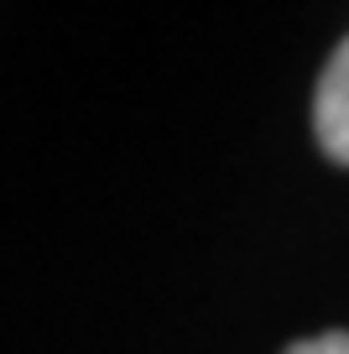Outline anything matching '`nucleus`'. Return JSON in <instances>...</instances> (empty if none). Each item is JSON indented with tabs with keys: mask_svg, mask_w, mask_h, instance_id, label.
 <instances>
[{
	"mask_svg": "<svg viewBox=\"0 0 349 354\" xmlns=\"http://www.w3.org/2000/svg\"><path fill=\"white\" fill-rule=\"evenodd\" d=\"M313 136L328 162L349 167V37L328 53L313 88Z\"/></svg>",
	"mask_w": 349,
	"mask_h": 354,
	"instance_id": "1",
	"label": "nucleus"
},
{
	"mask_svg": "<svg viewBox=\"0 0 349 354\" xmlns=\"http://www.w3.org/2000/svg\"><path fill=\"white\" fill-rule=\"evenodd\" d=\"M287 354H349V333H318V339L292 344Z\"/></svg>",
	"mask_w": 349,
	"mask_h": 354,
	"instance_id": "2",
	"label": "nucleus"
}]
</instances>
